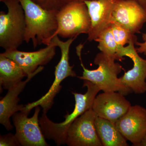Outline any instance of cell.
Masks as SVG:
<instances>
[{
	"mask_svg": "<svg viewBox=\"0 0 146 146\" xmlns=\"http://www.w3.org/2000/svg\"><path fill=\"white\" fill-rule=\"evenodd\" d=\"M83 87L87 88L84 94L72 92L75 100L73 112L65 116V120L60 123H55L48 117L47 113L42 114L39 119V124L45 138L54 140L57 145L66 144V138L68 129L76 118L92 108V105L98 93L99 87L88 80H84Z\"/></svg>",
	"mask_w": 146,
	"mask_h": 146,
	"instance_id": "cell-1",
	"label": "cell"
},
{
	"mask_svg": "<svg viewBox=\"0 0 146 146\" xmlns=\"http://www.w3.org/2000/svg\"><path fill=\"white\" fill-rule=\"evenodd\" d=\"M18 1L25 17V42L28 44L31 41L34 48L38 45H49L57 29L58 12L46 10L32 0Z\"/></svg>",
	"mask_w": 146,
	"mask_h": 146,
	"instance_id": "cell-2",
	"label": "cell"
},
{
	"mask_svg": "<svg viewBox=\"0 0 146 146\" xmlns=\"http://www.w3.org/2000/svg\"><path fill=\"white\" fill-rule=\"evenodd\" d=\"M77 55L83 70L82 76L78 77L79 78L91 82L104 92H118L125 96L133 93L118 77L123 68L119 63L115 62L118 60L117 57L101 52L96 55L94 60V64L98 67L96 70H89L85 68L82 63L81 53Z\"/></svg>",
	"mask_w": 146,
	"mask_h": 146,
	"instance_id": "cell-3",
	"label": "cell"
},
{
	"mask_svg": "<svg viewBox=\"0 0 146 146\" xmlns=\"http://www.w3.org/2000/svg\"><path fill=\"white\" fill-rule=\"evenodd\" d=\"M7 8L0 12V46L5 51L18 49L25 42V12L18 0H0Z\"/></svg>",
	"mask_w": 146,
	"mask_h": 146,
	"instance_id": "cell-4",
	"label": "cell"
},
{
	"mask_svg": "<svg viewBox=\"0 0 146 146\" xmlns=\"http://www.w3.org/2000/svg\"><path fill=\"white\" fill-rule=\"evenodd\" d=\"M58 28L53 35L63 38L77 37L81 34H88L91 19L84 0L68 4L57 13Z\"/></svg>",
	"mask_w": 146,
	"mask_h": 146,
	"instance_id": "cell-5",
	"label": "cell"
},
{
	"mask_svg": "<svg viewBox=\"0 0 146 146\" xmlns=\"http://www.w3.org/2000/svg\"><path fill=\"white\" fill-rule=\"evenodd\" d=\"M76 37L69 38L63 42L60 40L58 35L54 36L51 42L56 47L60 48L61 51V58L58 64L55 67L54 81L46 94L36 101L29 103L25 105V111L30 112L32 109L37 106H40L43 108L44 113H47L52 106L56 96L60 91L62 86V82L69 77L76 76V72L73 70L74 65L71 66L69 63V52L71 45Z\"/></svg>",
	"mask_w": 146,
	"mask_h": 146,
	"instance_id": "cell-6",
	"label": "cell"
},
{
	"mask_svg": "<svg viewBox=\"0 0 146 146\" xmlns=\"http://www.w3.org/2000/svg\"><path fill=\"white\" fill-rule=\"evenodd\" d=\"M98 117L92 108L74 121L68 129L66 144L69 146H103L95 121Z\"/></svg>",
	"mask_w": 146,
	"mask_h": 146,
	"instance_id": "cell-7",
	"label": "cell"
},
{
	"mask_svg": "<svg viewBox=\"0 0 146 146\" xmlns=\"http://www.w3.org/2000/svg\"><path fill=\"white\" fill-rule=\"evenodd\" d=\"M40 111V107L37 106L31 117H28L30 112L27 111L18 112L13 115V124L16 131L15 135L21 145L48 146L39 124L38 117Z\"/></svg>",
	"mask_w": 146,
	"mask_h": 146,
	"instance_id": "cell-8",
	"label": "cell"
},
{
	"mask_svg": "<svg viewBox=\"0 0 146 146\" xmlns=\"http://www.w3.org/2000/svg\"><path fill=\"white\" fill-rule=\"evenodd\" d=\"M135 42H131L127 46L118 49L117 56L124 60L127 56L133 62L132 69L119 78L120 80L135 94L146 92V59L141 57L134 47Z\"/></svg>",
	"mask_w": 146,
	"mask_h": 146,
	"instance_id": "cell-9",
	"label": "cell"
},
{
	"mask_svg": "<svg viewBox=\"0 0 146 146\" xmlns=\"http://www.w3.org/2000/svg\"><path fill=\"white\" fill-rule=\"evenodd\" d=\"M115 123L127 141L139 146L146 135V108L139 105L131 106Z\"/></svg>",
	"mask_w": 146,
	"mask_h": 146,
	"instance_id": "cell-10",
	"label": "cell"
},
{
	"mask_svg": "<svg viewBox=\"0 0 146 146\" xmlns=\"http://www.w3.org/2000/svg\"><path fill=\"white\" fill-rule=\"evenodd\" d=\"M125 96L118 92H103L97 95L92 109L98 117L115 123L131 106Z\"/></svg>",
	"mask_w": 146,
	"mask_h": 146,
	"instance_id": "cell-11",
	"label": "cell"
},
{
	"mask_svg": "<svg viewBox=\"0 0 146 146\" xmlns=\"http://www.w3.org/2000/svg\"><path fill=\"white\" fill-rule=\"evenodd\" d=\"M112 22L122 25L133 34L141 33L146 22V9L134 0H117L112 12Z\"/></svg>",
	"mask_w": 146,
	"mask_h": 146,
	"instance_id": "cell-12",
	"label": "cell"
},
{
	"mask_svg": "<svg viewBox=\"0 0 146 146\" xmlns=\"http://www.w3.org/2000/svg\"><path fill=\"white\" fill-rule=\"evenodd\" d=\"M56 46L51 42L49 45L38 50L24 52L18 49L1 53L15 61L23 69L26 77L34 72L40 66L49 63L56 54Z\"/></svg>",
	"mask_w": 146,
	"mask_h": 146,
	"instance_id": "cell-13",
	"label": "cell"
},
{
	"mask_svg": "<svg viewBox=\"0 0 146 146\" xmlns=\"http://www.w3.org/2000/svg\"><path fill=\"white\" fill-rule=\"evenodd\" d=\"M117 0H84L88 8L91 25L87 40L95 41L100 33L110 25Z\"/></svg>",
	"mask_w": 146,
	"mask_h": 146,
	"instance_id": "cell-14",
	"label": "cell"
},
{
	"mask_svg": "<svg viewBox=\"0 0 146 146\" xmlns=\"http://www.w3.org/2000/svg\"><path fill=\"white\" fill-rule=\"evenodd\" d=\"M44 67L40 66L34 72L28 76L25 81H22L8 90L7 94L0 101V123L6 129L10 131L13 126L11 123L10 119L18 112L23 111L25 106L18 104L20 99L18 96L25 89L27 84L33 77L42 72Z\"/></svg>",
	"mask_w": 146,
	"mask_h": 146,
	"instance_id": "cell-15",
	"label": "cell"
},
{
	"mask_svg": "<svg viewBox=\"0 0 146 146\" xmlns=\"http://www.w3.org/2000/svg\"><path fill=\"white\" fill-rule=\"evenodd\" d=\"M95 126L103 146H128L127 140L118 130L115 123L98 117Z\"/></svg>",
	"mask_w": 146,
	"mask_h": 146,
	"instance_id": "cell-16",
	"label": "cell"
},
{
	"mask_svg": "<svg viewBox=\"0 0 146 146\" xmlns=\"http://www.w3.org/2000/svg\"><path fill=\"white\" fill-rule=\"evenodd\" d=\"M26 77L22 68L12 59L0 54V84L9 90Z\"/></svg>",
	"mask_w": 146,
	"mask_h": 146,
	"instance_id": "cell-17",
	"label": "cell"
},
{
	"mask_svg": "<svg viewBox=\"0 0 146 146\" xmlns=\"http://www.w3.org/2000/svg\"><path fill=\"white\" fill-rule=\"evenodd\" d=\"M95 41L98 42V47L101 52L115 56L119 61L124 60L117 56L118 48L112 33L111 24L100 33Z\"/></svg>",
	"mask_w": 146,
	"mask_h": 146,
	"instance_id": "cell-18",
	"label": "cell"
},
{
	"mask_svg": "<svg viewBox=\"0 0 146 146\" xmlns=\"http://www.w3.org/2000/svg\"><path fill=\"white\" fill-rule=\"evenodd\" d=\"M111 27L118 49L125 46V45L129 44L131 42L136 43L137 41L136 35L131 33L121 24L117 22H112L111 24Z\"/></svg>",
	"mask_w": 146,
	"mask_h": 146,
	"instance_id": "cell-19",
	"label": "cell"
},
{
	"mask_svg": "<svg viewBox=\"0 0 146 146\" xmlns=\"http://www.w3.org/2000/svg\"><path fill=\"white\" fill-rule=\"evenodd\" d=\"M33 2L48 11L58 12L72 2L81 0H32Z\"/></svg>",
	"mask_w": 146,
	"mask_h": 146,
	"instance_id": "cell-20",
	"label": "cell"
},
{
	"mask_svg": "<svg viewBox=\"0 0 146 146\" xmlns=\"http://www.w3.org/2000/svg\"><path fill=\"white\" fill-rule=\"evenodd\" d=\"M0 146H18L21 144L16 138V135L11 133L1 136L0 137Z\"/></svg>",
	"mask_w": 146,
	"mask_h": 146,
	"instance_id": "cell-21",
	"label": "cell"
},
{
	"mask_svg": "<svg viewBox=\"0 0 146 146\" xmlns=\"http://www.w3.org/2000/svg\"><path fill=\"white\" fill-rule=\"evenodd\" d=\"M142 39L144 42L141 43L136 41L135 43V45L138 46L136 49L138 53L143 54L146 56V33L142 34Z\"/></svg>",
	"mask_w": 146,
	"mask_h": 146,
	"instance_id": "cell-22",
	"label": "cell"
},
{
	"mask_svg": "<svg viewBox=\"0 0 146 146\" xmlns=\"http://www.w3.org/2000/svg\"><path fill=\"white\" fill-rule=\"evenodd\" d=\"M146 9V0H134Z\"/></svg>",
	"mask_w": 146,
	"mask_h": 146,
	"instance_id": "cell-23",
	"label": "cell"
},
{
	"mask_svg": "<svg viewBox=\"0 0 146 146\" xmlns=\"http://www.w3.org/2000/svg\"><path fill=\"white\" fill-rule=\"evenodd\" d=\"M139 146H146V135L139 145Z\"/></svg>",
	"mask_w": 146,
	"mask_h": 146,
	"instance_id": "cell-24",
	"label": "cell"
},
{
	"mask_svg": "<svg viewBox=\"0 0 146 146\" xmlns=\"http://www.w3.org/2000/svg\"><path fill=\"white\" fill-rule=\"evenodd\" d=\"M88 1H91V0H88Z\"/></svg>",
	"mask_w": 146,
	"mask_h": 146,
	"instance_id": "cell-25",
	"label": "cell"
}]
</instances>
